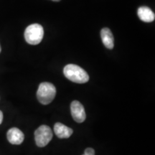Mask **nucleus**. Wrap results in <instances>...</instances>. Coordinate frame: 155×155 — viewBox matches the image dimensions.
<instances>
[{
    "label": "nucleus",
    "mask_w": 155,
    "mask_h": 155,
    "mask_svg": "<svg viewBox=\"0 0 155 155\" xmlns=\"http://www.w3.org/2000/svg\"><path fill=\"white\" fill-rule=\"evenodd\" d=\"M64 75L76 83H85L89 81V75L85 70L75 64H68L63 69Z\"/></svg>",
    "instance_id": "f257e3e1"
},
{
    "label": "nucleus",
    "mask_w": 155,
    "mask_h": 155,
    "mask_svg": "<svg viewBox=\"0 0 155 155\" xmlns=\"http://www.w3.org/2000/svg\"><path fill=\"white\" fill-rule=\"evenodd\" d=\"M56 95L55 86L48 82L40 83L37 91V97L39 101L43 105H48L53 101Z\"/></svg>",
    "instance_id": "f03ea898"
},
{
    "label": "nucleus",
    "mask_w": 155,
    "mask_h": 155,
    "mask_svg": "<svg viewBox=\"0 0 155 155\" xmlns=\"http://www.w3.org/2000/svg\"><path fill=\"white\" fill-rule=\"evenodd\" d=\"M44 37V30L40 24H32L25 29V39L28 44L36 45L40 43Z\"/></svg>",
    "instance_id": "7ed1b4c3"
},
{
    "label": "nucleus",
    "mask_w": 155,
    "mask_h": 155,
    "mask_svg": "<svg viewBox=\"0 0 155 155\" xmlns=\"http://www.w3.org/2000/svg\"><path fill=\"white\" fill-rule=\"evenodd\" d=\"M53 138L51 129L46 125H42L35 131V139L37 146L39 147H45Z\"/></svg>",
    "instance_id": "20e7f679"
},
{
    "label": "nucleus",
    "mask_w": 155,
    "mask_h": 155,
    "mask_svg": "<svg viewBox=\"0 0 155 155\" xmlns=\"http://www.w3.org/2000/svg\"><path fill=\"white\" fill-rule=\"evenodd\" d=\"M71 112L73 119L78 123H82L86 120V115L84 107L78 101H73L71 104Z\"/></svg>",
    "instance_id": "39448f33"
},
{
    "label": "nucleus",
    "mask_w": 155,
    "mask_h": 155,
    "mask_svg": "<svg viewBox=\"0 0 155 155\" xmlns=\"http://www.w3.org/2000/svg\"><path fill=\"white\" fill-rule=\"evenodd\" d=\"M7 139L12 144H21L25 139L24 134L17 128H12L7 131Z\"/></svg>",
    "instance_id": "423d86ee"
},
{
    "label": "nucleus",
    "mask_w": 155,
    "mask_h": 155,
    "mask_svg": "<svg viewBox=\"0 0 155 155\" xmlns=\"http://www.w3.org/2000/svg\"><path fill=\"white\" fill-rule=\"evenodd\" d=\"M54 131L55 135L60 139H68L73 134V129L66 127L63 124L56 123L54 126Z\"/></svg>",
    "instance_id": "0eeeda50"
},
{
    "label": "nucleus",
    "mask_w": 155,
    "mask_h": 155,
    "mask_svg": "<svg viewBox=\"0 0 155 155\" xmlns=\"http://www.w3.org/2000/svg\"><path fill=\"white\" fill-rule=\"evenodd\" d=\"M139 18L144 22H152L154 20L155 15L152 9L146 6L139 7L137 10Z\"/></svg>",
    "instance_id": "6e6552de"
},
{
    "label": "nucleus",
    "mask_w": 155,
    "mask_h": 155,
    "mask_svg": "<svg viewBox=\"0 0 155 155\" xmlns=\"http://www.w3.org/2000/svg\"><path fill=\"white\" fill-rule=\"evenodd\" d=\"M101 38L104 46L108 49H113L114 46V39L111 31L107 28H103L101 31Z\"/></svg>",
    "instance_id": "1a4fd4ad"
},
{
    "label": "nucleus",
    "mask_w": 155,
    "mask_h": 155,
    "mask_svg": "<svg viewBox=\"0 0 155 155\" xmlns=\"http://www.w3.org/2000/svg\"><path fill=\"white\" fill-rule=\"evenodd\" d=\"M84 154H88V155H95V151L94 149L92 148H87L86 150H85Z\"/></svg>",
    "instance_id": "9d476101"
},
{
    "label": "nucleus",
    "mask_w": 155,
    "mask_h": 155,
    "mask_svg": "<svg viewBox=\"0 0 155 155\" xmlns=\"http://www.w3.org/2000/svg\"><path fill=\"white\" fill-rule=\"evenodd\" d=\"M3 121V113L2 112V111H0V124L2 123Z\"/></svg>",
    "instance_id": "9b49d317"
},
{
    "label": "nucleus",
    "mask_w": 155,
    "mask_h": 155,
    "mask_svg": "<svg viewBox=\"0 0 155 155\" xmlns=\"http://www.w3.org/2000/svg\"><path fill=\"white\" fill-rule=\"evenodd\" d=\"M53 2H60L61 1V0H53Z\"/></svg>",
    "instance_id": "f8f14e48"
},
{
    "label": "nucleus",
    "mask_w": 155,
    "mask_h": 155,
    "mask_svg": "<svg viewBox=\"0 0 155 155\" xmlns=\"http://www.w3.org/2000/svg\"><path fill=\"white\" fill-rule=\"evenodd\" d=\"M1 51H2V48H1V45H0V53H1Z\"/></svg>",
    "instance_id": "ddd939ff"
},
{
    "label": "nucleus",
    "mask_w": 155,
    "mask_h": 155,
    "mask_svg": "<svg viewBox=\"0 0 155 155\" xmlns=\"http://www.w3.org/2000/svg\"><path fill=\"white\" fill-rule=\"evenodd\" d=\"M83 155H88V154H83Z\"/></svg>",
    "instance_id": "4468645a"
}]
</instances>
